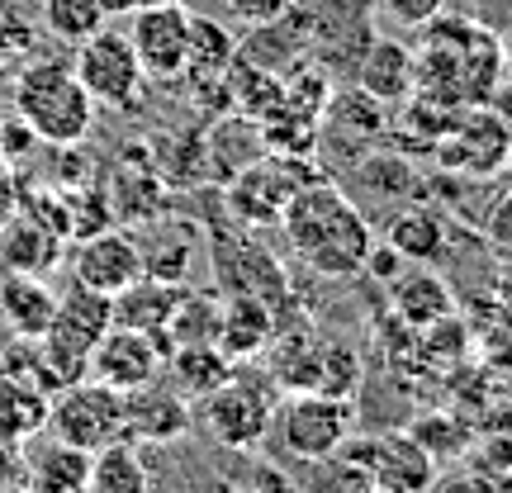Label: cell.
Wrapping results in <instances>:
<instances>
[{"instance_id": "6da1fadb", "label": "cell", "mask_w": 512, "mask_h": 493, "mask_svg": "<svg viewBox=\"0 0 512 493\" xmlns=\"http://www.w3.org/2000/svg\"><path fill=\"white\" fill-rule=\"evenodd\" d=\"M418 86L413 95H422L437 110H475L494 95L498 76H503V43L489 29H479L475 19H427L422 24V48L418 53Z\"/></svg>"}, {"instance_id": "7a4b0ae2", "label": "cell", "mask_w": 512, "mask_h": 493, "mask_svg": "<svg viewBox=\"0 0 512 493\" xmlns=\"http://www.w3.org/2000/svg\"><path fill=\"white\" fill-rule=\"evenodd\" d=\"M280 228L290 252L318 275H356L375 242L370 219L332 181L299 185L280 209Z\"/></svg>"}, {"instance_id": "3957f363", "label": "cell", "mask_w": 512, "mask_h": 493, "mask_svg": "<svg viewBox=\"0 0 512 493\" xmlns=\"http://www.w3.org/2000/svg\"><path fill=\"white\" fill-rule=\"evenodd\" d=\"M15 114L34 128L38 143L76 147L95 124V100L67 62H34L15 81Z\"/></svg>"}, {"instance_id": "277c9868", "label": "cell", "mask_w": 512, "mask_h": 493, "mask_svg": "<svg viewBox=\"0 0 512 493\" xmlns=\"http://www.w3.org/2000/svg\"><path fill=\"white\" fill-rule=\"evenodd\" d=\"M351 399H332L318 389H290L275 403L271 432L280 437V456L285 460H318L332 456L342 441L351 437Z\"/></svg>"}, {"instance_id": "5b68a950", "label": "cell", "mask_w": 512, "mask_h": 493, "mask_svg": "<svg viewBox=\"0 0 512 493\" xmlns=\"http://www.w3.org/2000/svg\"><path fill=\"white\" fill-rule=\"evenodd\" d=\"M57 441L81 446V451H100L110 441L128 437V418H124V394L110 389L100 380H72L62 384L53 399H48V422H43Z\"/></svg>"}, {"instance_id": "8992f818", "label": "cell", "mask_w": 512, "mask_h": 493, "mask_svg": "<svg viewBox=\"0 0 512 493\" xmlns=\"http://www.w3.org/2000/svg\"><path fill=\"white\" fill-rule=\"evenodd\" d=\"M271 413H275V399L261 384L242 380L238 370L214 394L195 399V427L214 446H223V451H256L266 441V432H271Z\"/></svg>"}, {"instance_id": "52a82bcc", "label": "cell", "mask_w": 512, "mask_h": 493, "mask_svg": "<svg viewBox=\"0 0 512 493\" xmlns=\"http://www.w3.org/2000/svg\"><path fill=\"white\" fill-rule=\"evenodd\" d=\"M76 81L91 91L95 105H105V110H138V100H143V62L133 53V43L128 34L119 29H100L91 34L86 43H76V62H72Z\"/></svg>"}, {"instance_id": "ba28073f", "label": "cell", "mask_w": 512, "mask_h": 493, "mask_svg": "<svg viewBox=\"0 0 512 493\" xmlns=\"http://www.w3.org/2000/svg\"><path fill=\"white\" fill-rule=\"evenodd\" d=\"M128 43L143 62L147 81H181L185 57H190V10L181 0H157V5L133 10Z\"/></svg>"}, {"instance_id": "9c48e42d", "label": "cell", "mask_w": 512, "mask_h": 493, "mask_svg": "<svg viewBox=\"0 0 512 493\" xmlns=\"http://www.w3.org/2000/svg\"><path fill=\"white\" fill-rule=\"evenodd\" d=\"M166 370V347L157 337H147L138 328H119L110 323V332L91 347V361H86V375L100 384H110L119 394H133L143 384L162 380Z\"/></svg>"}, {"instance_id": "30bf717a", "label": "cell", "mask_w": 512, "mask_h": 493, "mask_svg": "<svg viewBox=\"0 0 512 493\" xmlns=\"http://www.w3.org/2000/svg\"><path fill=\"white\" fill-rule=\"evenodd\" d=\"M138 275H143V252H138L133 233H124V228H100L91 238H76V252H72L76 285L100 290L114 299V294L128 290Z\"/></svg>"}, {"instance_id": "8fae6325", "label": "cell", "mask_w": 512, "mask_h": 493, "mask_svg": "<svg viewBox=\"0 0 512 493\" xmlns=\"http://www.w3.org/2000/svg\"><path fill=\"white\" fill-rule=\"evenodd\" d=\"M437 147L446 166H460L470 176H489V171H498L512 157V133L503 128L498 114L475 105L460 119H446V133L437 138Z\"/></svg>"}, {"instance_id": "7c38bea8", "label": "cell", "mask_w": 512, "mask_h": 493, "mask_svg": "<svg viewBox=\"0 0 512 493\" xmlns=\"http://www.w3.org/2000/svg\"><path fill=\"white\" fill-rule=\"evenodd\" d=\"M124 418H128V441L162 446V441H176L195 427V403L181 399L171 384L152 380L143 389L124 394Z\"/></svg>"}, {"instance_id": "4fadbf2b", "label": "cell", "mask_w": 512, "mask_h": 493, "mask_svg": "<svg viewBox=\"0 0 512 493\" xmlns=\"http://www.w3.org/2000/svg\"><path fill=\"white\" fill-rule=\"evenodd\" d=\"M19 460H24V489L34 493H86V479H91V451L81 446H67L48 437H29L19 446Z\"/></svg>"}, {"instance_id": "5bb4252c", "label": "cell", "mask_w": 512, "mask_h": 493, "mask_svg": "<svg viewBox=\"0 0 512 493\" xmlns=\"http://www.w3.org/2000/svg\"><path fill=\"white\" fill-rule=\"evenodd\" d=\"M138 252H143V275L157 280H190V266L200 261V228L185 219H143V228L133 233Z\"/></svg>"}, {"instance_id": "9a60e30c", "label": "cell", "mask_w": 512, "mask_h": 493, "mask_svg": "<svg viewBox=\"0 0 512 493\" xmlns=\"http://www.w3.org/2000/svg\"><path fill=\"white\" fill-rule=\"evenodd\" d=\"M185 290H190V285L157 280V275H138L128 290L114 294V323L157 337V342L166 347V356H171V337H166V328H171V318H176V309H181Z\"/></svg>"}, {"instance_id": "2e32d148", "label": "cell", "mask_w": 512, "mask_h": 493, "mask_svg": "<svg viewBox=\"0 0 512 493\" xmlns=\"http://www.w3.org/2000/svg\"><path fill=\"white\" fill-rule=\"evenodd\" d=\"M62 256V233L19 209L0 223V275H48Z\"/></svg>"}, {"instance_id": "e0dca14e", "label": "cell", "mask_w": 512, "mask_h": 493, "mask_svg": "<svg viewBox=\"0 0 512 493\" xmlns=\"http://www.w3.org/2000/svg\"><path fill=\"white\" fill-rule=\"evenodd\" d=\"M275 337V313L261 294H247V290H233L223 299L219 309V337L214 347L238 366V361H252L266 351V342Z\"/></svg>"}, {"instance_id": "ac0fdd59", "label": "cell", "mask_w": 512, "mask_h": 493, "mask_svg": "<svg viewBox=\"0 0 512 493\" xmlns=\"http://www.w3.org/2000/svg\"><path fill=\"white\" fill-rule=\"evenodd\" d=\"M370 475L380 489L394 493H427L437 479V460L422 446L413 432H389L375 437V460H370Z\"/></svg>"}, {"instance_id": "d6986e66", "label": "cell", "mask_w": 512, "mask_h": 493, "mask_svg": "<svg viewBox=\"0 0 512 493\" xmlns=\"http://www.w3.org/2000/svg\"><path fill=\"white\" fill-rule=\"evenodd\" d=\"M356 86L366 95H375L380 105H399L413 95L418 86V57L408 43L399 38H375L361 57V67H356Z\"/></svg>"}, {"instance_id": "ffe728a7", "label": "cell", "mask_w": 512, "mask_h": 493, "mask_svg": "<svg viewBox=\"0 0 512 493\" xmlns=\"http://www.w3.org/2000/svg\"><path fill=\"white\" fill-rule=\"evenodd\" d=\"M389 304H394V313H399L408 328H427V323H437V318H446V313H456V299H451V285L441 280L432 266H418V261H408L389 285Z\"/></svg>"}, {"instance_id": "44dd1931", "label": "cell", "mask_w": 512, "mask_h": 493, "mask_svg": "<svg viewBox=\"0 0 512 493\" xmlns=\"http://www.w3.org/2000/svg\"><path fill=\"white\" fill-rule=\"evenodd\" d=\"M0 318L19 342H38L57 318V294L43 275H0Z\"/></svg>"}, {"instance_id": "7402d4cb", "label": "cell", "mask_w": 512, "mask_h": 493, "mask_svg": "<svg viewBox=\"0 0 512 493\" xmlns=\"http://www.w3.org/2000/svg\"><path fill=\"white\" fill-rule=\"evenodd\" d=\"M110 323H114V299L110 294L86 290V285H72L67 294H57V318H53V328L48 332L91 356V347L110 332Z\"/></svg>"}, {"instance_id": "603a6c76", "label": "cell", "mask_w": 512, "mask_h": 493, "mask_svg": "<svg viewBox=\"0 0 512 493\" xmlns=\"http://www.w3.org/2000/svg\"><path fill=\"white\" fill-rule=\"evenodd\" d=\"M233 361L223 356L214 342H185V347H171V356H166V370L162 380L181 394V399H204V394H214L223 380H233Z\"/></svg>"}, {"instance_id": "cb8c5ba5", "label": "cell", "mask_w": 512, "mask_h": 493, "mask_svg": "<svg viewBox=\"0 0 512 493\" xmlns=\"http://www.w3.org/2000/svg\"><path fill=\"white\" fill-rule=\"evenodd\" d=\"M261 356H266L271 380L280 384V389H313V384H318V356H323V342H318L309 328L275 332Z\"/></svg>"}, {"instance_id": "d4e9b609", "label": "cell", "mask_w": 512, "mask_h": 493, "mask_svg": "<svg viewBox=\"0 0 512 493\" xmlns=\"http://www.w3.org/2000/svg\"><path fill=\"white\" fill-rule=\"evenodd\" d=\"M147 489H152V475H147V465H143V451L128 437L91 451L86 493H147Z\"/></svg>"}, {"instance_id": "484cf974", "label": "cell", "mask_w": 512, "mask_h": 493, "mask_svg": "<svg viewBox=\"0 0 512 493\" xmlns=\"http://www.w3.org/2000/svg\"><path fill=\"white\" fill-rule=\"evenodd\" d=\"M384 242L403 252V261H418V266H437L441 252H446V223L427 209H403L389 219L384 228Z\"/></svg>"}, {"instance_id": "4316f807", "label": "cell", "mask_w": 512, "mask_h": 493, "mask_svg": "<svg viewBox=\"0 0 512 493\" xmlns=\"http://www.w3.org/2000/svg\"><path fill=\"white\" fill-rule=\"evenodd\" d=\"M48 422V394L29 380H5L0 384V441L5 446H24L29 437L43 432Z\"/></svg>"}, {"instance_id": "83f0119b", "label": "cell", "mask_w": 512, "mask_h": 493, "mask_svg": "<svg viewBox=\"0 0 512 493\" xmlns=\"http://www.w3.org/2000/svg\"><path fill=\"white\" fill-rule=\"evenodd\" d=\"M375 484L370 475V460H361L356 451H347V441L332 451V456L304 460V479L294 493H366Z\"/></svg>"}, {"instance_id": "f1b7e54d", "label": "cell", "mask_w": 512, "mask_h": 493, "mask_svg": "<svg viewBox=\"0 0 512 493\" xmlns=\"http://www.w3.org/2000/svg\"><path fill=\"white\" fill-rule=\"evenodd\" d=\"M238 62V38L228 24L209 15H190V57H185V76H223Z\"/></svg>"}, {"instance_id": "f546056e", "label": "cell", "mask_w": 512, "mask_h": 493, "mask_svg": "<svg viewBox=\"0 0 512 493\" xmlns=\"http://www.w3.org/2000/svg\"><path fill=\"white\" fill-rule=\"evenodd\" d=\"M43 29L57 38V43H86L91 34L105 29V5L100 0H43Z\"/></svg>"}, {"instance_id": "4dcf8cb0", "label": "cell", "mask_w": 512, "mask_h": 493, "mask_svg": "<svg viewBox=\"0 0 512 493\" xmlns=\"http://www.w3.org/2000/svg\"><path fill=\"white\" fill-rule=\"evenodd\" d=\"M219 309H223V294H209V290H185L181 309L171 318V347H185V342H214L219 337Z\"/></svg>"}, {"instance_id": "1f68e13d", "label": "cell", "mask_w": 512, "mask_h": 493, "mask_svg": "<svg viewBox=\"0 0 512 493\" xmlns=\"http://www.w3.org/2000/svg\"><path fill=\"white\" fill-rule=\"evenodd\" d=\"M366 380V366H361V351L351 342H323V356H318V394H332V399H356V389Z\"/></svg>"}, {"instance_id": "d6a6232c", "label": "cell", "mask_w": 512, "mask_h": 493, "mask_svg": "<svg viewBox=\"0 0 512 493\" xmlns=\"http://www.w3.org/2000/svg\"><path fill=\"white\" fill-rule=\"evenodd\" d=\"M413 437L432 451V460H451V456H465V446H470V427H460V422H451L446 413H427V418H418L413 427H408Z\"/></svg>"}, {"instance_id": "836d02e7", "label": "cell", "mask_w": 512, "mask_h": 493, "mask_svg": "<svg viewBox=\"0 0 512 493\" xmlns=\"http://www.w3.org/2000/svg\"><path fill=\"white\" fill-rule=\"evenodd\" d=\"M380 10L403 29H422L427 19L446 15V0H380Z\"/></svg>"}, {"instance_id": "e575fe53", "label": "cell", "mask_w": 512, "mask_h": 493, "mask_svg": "<svg viewBox=\"0 0 512 493\" xmlns=\"http://www.w3.org/2000/svg\"><path fill=\"white\" fill-rule=\"evenodd\" d=\"M427 493H503V479L484 470H456V475H437Z\"/></svg>"}, {"instance_id": "d590c367", "label": "cell", "mask_w": 512, "mask_h": 493, "mask_svg": "<svg viewBox=\"0 0 512 493\" xmlns=\"http://www.w3.org/2000/svg\"><path fill=\"white\" fill-rule=\"evenodd\" d=\"M403 266H408V261H403V252H394L389 242H370V256H366V266H361V271H370L380 285H389Z\"/></svg>"}, {"instance_id": "8d00e7d4", "label": "cell", "mask_w": 512, "mask_h": 493, "mask_svg": "<svg viewBox=\"0 0 512 493\" xmlns=\"http://www.w3.org/2000/svg\"><path fill=\"white\" fill-rule=\"evenodd\" d=\"M228 10L247 24H275V19L290 10V0H228Z\"/></svg>"}, {"instance_id": "74e56055", "label": "cell", "mask_w": 512, "mask_h": 493, "mask_svg": "<svg viewBox=\"0 0 512 493\" xmlns=\"http://www.w3.org/2000/svg\"><path fill=\"white\" fill-rule=\"evenodd\" d=\"M484 228H489V238H494L498 247L512 252V195H498L494 209H489V219H484Z\"/></svg>"}, {"instance_id": "f35d334b", "label": "cell", "mask_w": 512, "mask_h": 493, "mask_svg": "<svg viewBox=\"0 0 512 493\" xmlns=\"http://www.w3.org/2000/svg\"><path fill=\"white\" fill-rule=\"evenodd\" d=\"M24 489V460H19V446H5L0 441V493H19Z\"/></svg>"}, {"instance_id": "ab89813d", "label": "cell", "mask_w": 512, "mask_h": 493, "mask_svg": "<svg viewBox=\"0 0 512 493\" xmlns=\"http://www.w3.org/2000/svg\"><path fill=\"white\" fill-rule=\"evenodd\" d=\"M105 5V15H133V10H143V0H100Z\"/></svg>"}, {"instance_id": "60d3db41", "label": "cell", "mask_w": 512, "mask_h": 493, "mask_svg": "<svg viewBox=\"0 0 512 493\" xmlns=\"http://www.w3.org/2000/svg\"><path fill=\"white\" fill-rule=\"evenodd\" d=\"M366 493H394V489H380V484H370V489Z\"/></svg>"}, {"instance_id": "b9f144b4", "label": "cell", "mask_w": 512, "mask_h": 493, "mask_svg": "<svg viewBox=\"0 0 512 493\" xmlns=\"http://www.w3.org/2000/svg\"><path fill=\"white\" fill-rule=\"evenodd\" d=\"M19 493H34V489H19Z\"/></svg>"}, {"instance_id": "7bdbcfd3", "label": "cell", "mask_w": 512, "mask_h": 493, "mask_svg": "<svg viewBox=\"0 0 512 493\" xmlns=\"http://www.w3.org/2000/svg\"><path fill=\"white\" fill-rule=\"evenodd\" d=\"M147 493H157V489H147Z\"/></svg>"}]
</instances>
